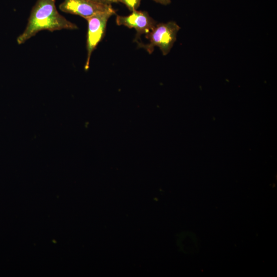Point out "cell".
Here are the masks:
<instances>
[{"instance_id": "obj_1", "label": "cell", "mask_w": 277, "mask_h": 277, "mask_svg": "<svg viewBox=\"0 0 277 277\" xmlns=\"http://www.w3.org/2000/svg\"><path fill=\"white\" fill-rule=\"evenodd\" d=\"M55 2L56 0H37L31 10L25 29L17 38L18 44H24L42 30L53 32L77 29L75 24L58 13Z\"/></svg>"}, {"instance_id": "obj_2", "label": "cell", "mask_w": 277, "mask_h": 277, "mask_svg": "<svg viewBox=\"0 0 277 277\" xmlns=\"http://www.w3.org/2000/svg\"><path fill=\"white\" fill-rule=\"evenodd\" d=\"M180 29V26L173 21L166 23L156 24L153 29L145 34L149 41L148 44L137 42L140 47L145 49L151 54L154 47L160 48L164 55L168 54L176 39V35Z\"/></svg>"}, {"instance_id": "obj_3", "label": "cell", "mask_w": 277, "mask_h": 277, "mask_svg": "<svg viewBox=\"0 0 277 277\" xmlns=\"http://www.w3.org/2000/svg\"><path fill=\"white\" fill-rule=\"evenodd\" d=\"M115 14V10L111 8L86 19L88 29L86 41L87 56L85 66L86 70L89 67L90 60L93 51L105 35L108 20Z\"/></svg>"}, {"instance_id": "obj_4", "label": "cell", "mask_w": 277, "mask_h": 277, "mask_svg": "<svg viewBox=\"0 0 277 277\" xmlns=\"http://www.w3.org/2000/svg\"><path fill=\"white\" fill-rule=\"evenodd\" d=\"M59 8L63 12L79 15L86 19L112 7L111 4L100 0H64Z\"/></svg>"}, {"instance_id": "obj_5", "label": "cell", "mask_w": 277, "mask_h": 277, "mask_svg": "<svg viewBox=\"0 0 277 277\" xmlns=\"http://www.w3.org/2000/svg\"><path fill=\"white\" fill-rule=\"evenodd\" d=\"M116 23L118 26L123 25L135 29L137 37L142 34L148 33L157 24L147 12L136 10L131 11V13L127 16L117 15Z\"/></svg>"}, {"instance_id": "obj_6", "label": "cell", "mask_w": 277, "mask_h": 277, "mask_svg": "<svg viewBox=\"0 0 277 277\" xmlns=\"http://www.w3.org/2000/svg\"><path fill=\"white\" fill-rule=\"evenodd\" d=\"M142 0H120L130 11L135 10L140 6Z\"/></svg>"}, {"instance_id": "obj_7", "label": "cell", "mask_w": 277, "mask_h": 277, "mask_svg": "<svg viewBox=\"0 0 277 277\" xmlns=\"http://www.w3.org/2000/svg\"><path fill=\"white\" fill-rule=\"evenodd\" d=\"M155 2L162 5H167L171 3V0H153Z\"/></svg>"}, {"instance_id": "obj_8", "label": "cell", "mask_w": 277, "mask_h": 277, "mask_svg": "<svg viewBox=\"0 0 277 277\" xmlns=\"http://www.w3.org/2000/svg\"><path fill=\"white\" fill-rule=\"evenodd\" d=\"M108 3L112 4V3H117L121 2L120 0H100Z\"/></svg>"}]
</instances>
